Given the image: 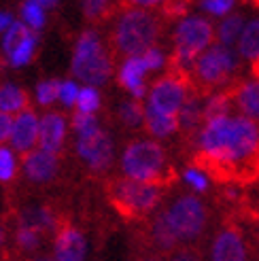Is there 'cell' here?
<instances>
[{
  "label": "cell",
  "instance_id": "6da1fadb",
  "mask_svg": "<svg viewBox=\"0 0 259 261\" xmlns=\"http://www.w3.org/2000/svg\"><path fill=\"white\" fill-rule=\"evenodd\" d=\"M196 164L223 182H244L259 176V127L255 119L247 115L206 119Z\"/></svg>",
  "mask_w": 259,
  "mask_h": 261
},
{
  "label": "cell",
  "instance_id": "7a4b0ae2",
  "mask_svg": "<svg viewBox=\"0 0 259 261\" xmlns=\"http://www.w3.org/2000/svg\"><path fill=\"white\" fill-rule=\"evenodd\" d=\"M213 23L204 17H185L174 32V54L170 58V72L189 81V68L202 51L213 43Z\"/></svg>",
  "mask_w": 259,
  "mask_h": 261
},
{
  "label": "cell",
  "instance_id": "3957f363",
  "mask_svg": "<svg viewBox=\"0 0 259 261\" xmlns=\"http://www.w3.org/2000/svg\"><path fill=\"white\" fill-rule=\"evenodd\" d=\"M160 36V21L149 11H125L115 25V45L125 56H142Z\"/></svg>",
  "mask_w": 259,
  "mask_h": 261
},
{
  "label": "cell",
  "instance_id": "277c9868",
  "mask_svg": "<svg viewBox=\"0 0 259 261\" xmlns=\"http://www.w3.org/2000/svg\"><path fill=\"white\" fill-rule=\"evenodd\" d=\"M111 202L125 219H142L160 204L164 189L158 182H142L125 176L123 180H115L111 189Z\"/></svg>",
  "mask_w": 259,
  "mask_h": 261
},
{
  "label": "cell",
  "instance_id": "5b68a950",
  "mask_svg": "<svg viewBox=\"0 0 259 261\" xmlns=\"http://www.w3.org/2000/svg\"><path fill=\"white\" fill-rule=\"evenodd\" d=\"M121 170L125 176L142 182H162L168 176L166 151L153 140H140L127 145L121 155Z\"/></svg>",
  "mask_w": 259,
  "mask_h": 261
},
{
  "label": "cell",
  "instance_id": "8992f818",
  "mask_svg": "<svg viewBox=\"0 0 259 261\" xmlns=\"http://www.w3.org/2000/svg\"><path fill=\"white\" fill-rule=\"evenodd\" d=\"M72 72L79 81L85 85H102L109 81L113 72L111 60L107 56L105 47H102L100 38L96 32H83L79 43L74 47L72 58Z\"/></svg>",
  "mask_w": 259,
  "mask_h": 261
},
{
  "label": "cell",
  "instance_id": "52a82bcc",
  "mask_svg": "<svg viewBox=\"0 0 259 261\" xmlns=\"http://www.w3.org/2000/svg\"><path fill=\"white\" fill-rule=\"evenodd\" d=\"M238 60L227 45H213L211 49H204L202 54L193 60L191 72H193V83L198 89L206 87H217L227 81V76L236 70Z\"/></svg>",
  "mask_w": 259,
  "mask_h": 261
},
{
  "label": "cell",
  "instance_id": "ba28073f",
  "mask_svg": "<svg viewBox=\"0 0 259 261\" xmlns=\"http://www.w3.org/2000/svg\"><path fill=\"white\" fill-rule=\"evenodd\" d=\"M172 231L178 240H193L198 238L206 227V208L204 204L193 198V195H183L164 213Z\"/></svg>",
  "mask_w": 259,
  "mask_h": 261
},
{
  "label": "cell",
  "instance_id": "9c48e42d",
  "mask_svg": "<svg viewBox=\"0 0 259 261\" xmlns=\"http://www.w3.org/2000/svg\"><path fill=\"white\" fill-rule=\"evenodd\" d=\"M185 98H187V81L183 76L170 72L153 85L149 94V107L166 115H178Z\"/></svg>",
  "mask_w": 259,
  "mask_h": 261
},
{
  "label": "cell",
  "instance_id": "30bf717a",
  "mask_svg": "<svg viewBox=\"0 0 259 261\" xmlns=\"http://www.w3.org/2000/svg\"><path fill=\"white\" fill-rule=\"evenodd\" d=\"M76 153L81 155V160L92 168V170H105V168L113 162V140L109 134H105L102 129L79 136L76 142Z\"/></svg>",
  "mask_w": 259,
  "mask_h": 261
},
{
  "label": "cell",
  "instance_id": "8fae6325",
  "mask_svg": "<svg viewBox=\"0 0 259 261\" xmlns=\"http://www.w3.org/2000/svg\"><path fill=\"white\" fill-rule=\"evenodd\" d=\"M38 123H41V119L36 117L34 111L23 109L17 113L15 121H13V134L9 140L17 153H28L38 145Z\"/></svg>",
  "mask_w": 259,
  "mask_h": 261
},
{
  "label": "cell",
  "instance_id": "7c38bea8",
  "mask_svg": "<svg viewBox=\"0 0 259 261\" xmlns=\"http://www.w3.org/2000/svg\"><path fill=\"white\" fill-rule=\"evenodd\" d=\"M23 172L34 182H47L58 172V158L54 151L47 149H32L23 158Z\"/></svg>",
  "mask_w": 259,
  "mask_h": 261
},
{
  "label": "cell",
  "instance_id": "4fadbf2b",
  "mask_svg": "<svg viewBox=\"0 0 259 261\" xmlns=\"http://www.w3.org/2000/svg\"><path fill=\"white\" fill-rule=\"evenodd\" d=\"M56 259L60 261H81L85 259L87 253V242L83 238L81 231H76L74 227H62L56 236L54 244Z\"/></svg>",
  "mask_w": 259,
  "mask_h": 261
},
{
  "label": "cell",
  "instance_id": "5bb4252c",
  "mask_svg": "<svg viewBox=\"0 0 259 261\" xmlns=\"http://www.w3.org/2000/svg\"><path fill=\"white\" fill-rule=\"evenodd\" d=\"M247 246L242 242L240 231L236 229H225L217 236L213 251H211V259L215 261H244L247 259Z\"/></svg>",
  "mask_w": 259,
  "mask_h": 261
},
{
  "label": "cell",
  "instance_id": "9a60e30c",
  "mask_svg": "<svg viewBox=\"0 0 259 261\" xmlns=\"http://www.w3.org/2000/svg\"><path fill=\"white\" fill-rule=\"evenodd\" d=\"M64 136H66V121L60 113H47L41 117L38 123V145L41 149L58 153L64 145Z\"/></svg>",
  "mask_w": 259,
  "mask_h": 261
},
{
  "label": "cell",
  "instance_id": "2e32d148",
  "mask_svg": "<svg viewBox=\"0 0 259 261\" xmlns=\"http://www.w3.org/2000/svg\"><path fill=\"white\" fill-rule=\"evenodd\" d=\"M145 72H147V66L142 62V56H127V60L123 62V66L119 70V83L138 100L145 96V81H142Z\"/></svg>",
  "mask_w": 259,
  "mask_h": 261
},
{
  "label": "cell",
  "instance_id": "e0dca14e",
  "mask_svg": "<svg viewBox=\"0 0 259 261\" xmlns=\"http://www.w3.org/2000/svg\"><path fill=\"white\" fill-rule=\"evenodd\" d=\"M149 240L151 244L155 246V251H160V253H170L174 251V246L180 242L176 238V233L172 231L170 223H168V219L166 215H158L153 221H151V227H149Z\"/></svg>",
  "mask_w": 259,
  "mask_h": 261
},
{
  "label": "cell",
  "instance_id": "ac0fdd59",
  "mask_svg": "<svg viewBox=\"0 0 259 261\" xmlns=\"http://www.w3.org/2000/svg\"><path fill=\"white\" fill-rule=\"evenodd\" d=\"M231 96L236 98V107L242 111V115L251 117V119H259V79L251 83H242L231 91Z\"/></svg>",
  "mask_w": 259,
  "mask_h": 261
},
{
  "label": "cell",
  "instance_id": "d6986e66",
  "mask_svg": "<svg viewBox=\"0 0 259 261\" xmlns=\"http://www.w3.org/2000/svg\"><path fill=\"white\" fill-rule=\"evenodd\" d=\"M145 125L149 129V134H153L155 138H166L178 129V115H166V113L155 111L153 107H147Z\"/></svg>",
  "mask_w": 259,
  "mask_h": 261
},
{
  "label": "cell",
  "instance_id": "ffe728a7",
  "mask_svg": "<svg viewBox=\"0 0 259 261\" xmlns=\"http://www.w3.org/2000/svg\"><path fill=\"white\" fill-rule=\"evenodd\" d=\"M238 54L247 60L259 58V19H251L238 36Z\"/></svg>",
  "mask_w": 259,
  "mask_h": 261
},
{
  "label": "cell",
  "instance_id": "44dd1931",
  "mask_svg": "<svg viewBox=\"0 0 259 261\" xmlns=\"http://www.w3.org/2000/svg\"><path fill=\"white\" fill-rule=\"evenodd\" d=\"M28 104V96L25 91L13 83H5L0 87V111H7V113H19L25 109Z\"/></svg>",
  "mask_w": 259,
  "mask_h": 261
},
{
  "label": "cell",
  "instance_id": "7402d4cb",
  "mask_svg": "<svg viewBox=\"0 0 259 261\" xmlns=\"http://www.w3.org/2000/svg\"><path fill=\"white\" fill-rule=\"evenodd\" d=\"M202 117H204V107L196 96H189V98H185L183 107L178 111V127H185L187 132H191V129L198 127Z\"/></svg>",
  "mask_w": 259,
  "mask_h": 261
},
{
  "label": "cell",
  "instance_id": "603a6c76",
  "mask_svg": "<svg viewBox=\"0 0 259 261\" xmlns=\"http://www.w3.org/2000/svg\"><path fill=\"white\" fill-rule=\"evenodd\" d=\"M30 32H32L30 25H25L23 21H17V19L9 25L7 32L3 34V51L7 54V58L13 54V51H15V47H17Z\"/></svg>",
  "mask_w": 259,
  "mask_h": 261
},
{
  "label": "cell",
  "instance_id": "cb8c5ba5",
  "mask_svg": "<svg viewBox=\"0 0 259 261\" xmlns=\"http://www.w3.org/2000/svg\"><path fill=\"white\" fill-rule=\"evenodd\" d=\"M21 21L32 30H41L45 25V7L36 0H25L21 5Z\"/></svg>",
  "mask_w": 259,
  "mask_h": 261
},
{
  "label": "cell",
  "instance_id": "d4e9b609",
  "mask_svg": "<svg viewBox=\"0 0 259 261\" xmlns=\"http://www.w3.org/2000/svg\"><path fill=\"white\" fill-rule=\"evenodd\" d=\"M34 49H36V34L34 30L23 38V41L15 47V51L9 56V62L13 66H25V64H30L32 56H34Z\"/></svg>",
  "mask_w": 259,
  "mask_h": 261
},
{
  "label": "cell",
  "instance_id": "484cf974",
  "mask_svg": "<svg viewBox=\"0 0 259 261\" xmlns=\"http://www.w3.org/2000/svg\"><path fill=\"white\" fill-rule=\"evenodd\" d=\"M145 111L147 109H142V104L138 102V98L136 100H127L119 107V117H121V121L127 127H138V125L145 123Z\"/></svg>",
  "mask_w": 259,
  "mask_h": 261
},
{
  "label": "cell",
  "instance_id": "4316f807",
  "mask_svg": "<svg viewBox=\"0 0 259 261\" xmlns=\"http://www.w3.org/2000/svg\"><path fill=\"white\" fill-rule=\"evenodd\" d=\"M244 28V21L240 15H227L221 23V28H219V41H221L223 45H234L238 43V36Z\"/></svg>",
  "mask_w": 259,
  "mask_h": 261
},
{
  "label": "cell",
  "instance_id": "83f0119b",
  "mask_svg": "<svg viewBox=\"0 0 259 261\" xmlns=\"http://www.w3.org/2000/svg\"><path fill=\"white\" fill-rule=\"evenodd\" d=\"M231 107V91H223V94H215L209 98V102L204 104V121L211 119V117H219V115H227Z\"/></svg>",
  "mask_w": 259,
  "mask_h": 261
},
{
  "label": "cell",
  "instance_id": "f1b7e54d",
  "mask_svg": "<svg viewBox=\"0 0 259 261\" xmlns=\"http://www.w3.org/2000/svg\"><path fill=\"white\" fill-rule=\"evenodd\" d=\"M100 109V94L94 85H87L83 89H79V96H76V111L81 113H96Z\"/></svg>",
  "mask_w": 259,
  "mask_h": 261
},
{
  "label": "cell",
  "instance_id": "f546056e",
  "mask_svg": "<svg viewBox=\"0 0 259 261\" xmlns=\"http://www.w3.org/2000/svg\"><path fill=\"white\" fill-rule=\"evenodd\" d=\"M21 225H28V227H34V229H49L51 225H54V219H51L49 211H45V208H32V211H28L23 215V223Z\"/></svg>",
  "mask_w": 259,
  "mask_h": 261
},
{
  "label": "cell",
  "instance_id": "4dcf8cb0",
  "mask_svg": "<svg viewBox=\"0 0 259 261\" xmlns=\"http://www.w3.org/2000/svg\"><path fill=\"white\" fill-rule=\"evenodd\" d=\"M15 172H17V160L13 155L11 149L0 145V180L3 182H9L15 178Z\"/></svg>",
  "mask_w": 259,
  "mask_h": 261
},
{
  "label": "cell",
  "instance_id": "1f68e13d",
  "mask_svg": "<svg viewBox=\"0 0 259 261\" xmlns=\"http://www.w3.org/2000/svg\"><path fill=\"white\" fill-rule=\"evenodd\" d=\"M60 96V81L56 79H49V81H43L36 85V100L38 104H43V107H49V104H54Z\"/></svg>",
  "mask_w": 259,
  "mask_h": 261
},
{
  "label": "cell",
  "instance_id": "d6a6232c",
  "mask_svg": "<svg viewBox=\"0 0 259 261\" xmlns=\"http://www.w3.org/2000/svg\"><path fill=\"white\" fill-rule=\"evenodd\" d=\"M72 127L79 136H87V134L96 132V129H100L94 113H81V111H76V115L72 117Z\"/></svg>",
  "mask_w": 259,
  "mask_h": 261
},
{
  "label": "cell",
  "instance_id": "836d02e7",
  "mask_svg": "<svg viewBox=\"0 0 259 261\" xmlns=\"http://www.w3.org/2000/svg\"><path fill=\"white\" fill-rule=\"evenodd\" d=\"M113 0H83V13L87 19H102L109 13V7H111Z\"/></svg>",
  "mask_w": 259,
  "mask_h": 261
},
{
  "label": "cell",
  "instance_id": "e575fe53",
  "mask_svg": "<svg viewBox=\"0 0 259 261\" xmlns=\"http://www.w3.org/2000/svg\"><path fill=\"white\" fill-rule=\"evenodd\" d=\"M41 238H38V229L34 227H28V225H21L17 229V244L21 246L23 251H34Z\"/></svg>",
  "mask_w": 259,
  "mask_h": 261
},
{
  "label": "cell",
  "instance_id": "d590c367",
  "mask_svg": "<svg viewBox=\"0 0 259 261\" xmlns=\"http://www.w3.org/2000/svg\"><path fill=\"white\" fill-rule=\"evenodd\" d=\"M79 85H76L74 81H62L60 83V96L58 100L64 104V107H72V104H76V96H79Z\"/></svg>",
  "mask_w": 259,
  "mask_h": 261
},
{
  "label": "cell",
  "instance_id": "8d00e7d4",
  "mask_svg": "<svg viewBox=\"0 0 259 261\" xmlns=\"http://www.w3.org/2000/svg\"><path fill=\"white\" fill-rule=\"evenodd\" d=\"M185 180L196 191H206L209 189V178L204 176V172L200 170V168H187L185 170Z\"/></svg>",
  "mask_w": 259,
  "mask_h": 261
},
{
  "label": "cell",
  "instance_id": "74e56055",
  "mask_svg": "<svg viewBox=\"0 0 259 261\" xmlns=\"http://www.w3.org/2000/svg\"><path fill=\"white\" fill-rule=\"evenodd\" d=\"M236 0H202V7L213 15H227Z\"/></svg>",
  "mask_w": 259,
  "mask_h": 261
},
{
  "label": "cell",
  "instance_id": "f35d334b",
  "mask_svg": "<svg viewBox=\"0 0 259 261\" xmlns=\"http://www.w3.org/2000/svg\"><path fill=\"white\" fill-rule=\"evenodd\" d=\"M13 121H15L13 113L0 111V145H5L7 140H11V134H13Z\"/></svg>",
  "mask_w": 259,
  "mask_h": 261
},
{
  "label": "cell",
  "instance_id": "ab89813d",
  "mask_svg": "<svg viewBox=\"0 0 259 261\" xmlns=\"http://www.w3.org/2000/svg\"><path fill=\"white\" fill-rule=\"evenodd\" d=\"M142 62H145L147 70H158V68H162V64H164V56H162L160 49L149 47L145 54H142Z\"/></svg>",
  "mask_w": 259,
  "mask_h": 261
},
{
  "label": "cell",
  "instance_id": "60d3db41",
  "mask_svg": "<svg viewBox=\"0 0 259 261\" xmlns=\"http://www.w3.org/2000/svg\"><path fill=\"white\" fill-rule=\"evenodd\" d=\"M130 5H134V7H142V9H147V7H160L164 3H168V0H127Z\"/></svg>",
  "mask_w": 259,
  "mask_h": 261
},
{
  "label": "cell",
  "instance_id": "b9f144b4",
  "mask_svg": "<svg viewBox=\"0 0 259 261\" xmlns=\"http://www.w3.org/2000/svg\"><path fill=\"white\" fill-rule=\"evenodd\" d=\"M13 21H15V19H13L11 13L0 11V34H5V32H7V28H9V25H11Z\"/></svg>",
  "mask_w": 259,
  "mask_h": 261
},
{
  "label": "cell",
  "instance_id": "7bdbcfd3",
  "mask_svg": "<svg viewBox=\"0 0 259 261\" xmlns=\"http://www.w3.org/2000/svg\"><path fill=\"white\" fill-rule=\"evenodd\" d=\"M251 64H253V76H255V79H259V58L251 60Z\"/></svg>",
  "mask_w": 259,
  "mask_h": 261
},
{
  "label": "cell",
  "instance_id": "ee69618b",
  "mask_svg": "<svg viewBox=\"0 0 259 261\" xmlns=\"http://www.w3.org/2000/svg\"><path fill=\"white\" fill-rule=\"evenodd\" d=\"M36 3H41L45 9H49V7H56V3H58V0H36Z\"/></svg>",
  "mask_w": 259,
  "mask_h": 261
},
{
  "label": "cell",
  "instance_id": "f6af8a7d",
  "mask_svg": "<svg viewBox=\"0 0 259 261\" xmlns=\"http://www.w3.org/2000/svg\"><path fill=\"white\" fill-rule=\"evenodd\" d=\"M3 242H5V231L0 229V246H3Z\"/></svg>",
  "mask_w": 259,
  "mask_h": 261
},
{
  "label": "cell",
  "instance_id": "bcb514c9",
  "mask_svg": "<svg viewBox=\"0 0 259 261\" xmlns=\"http://www.w3.org/2000/svg\"><path fill=\"white\" fill-rule=\"evenodd\" d=\"M253 3H255V5H257V7H259V0H253Z\"/></svg>",
  "mask_w": 259,
  "mask_h": 261
}]
</instances>
